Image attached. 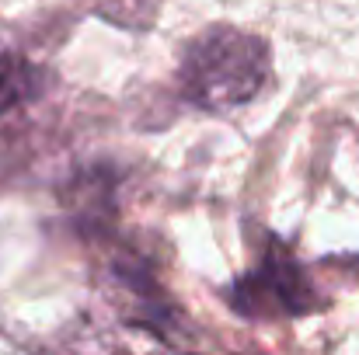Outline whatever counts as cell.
Listing matches in <instances>:
<instances>
[{
    "instance_id": "cell-1",
    "label": "cell",
    "mask_w": 359,
    "mask_h": 355,
    "mask_svg": "<svg viewBox=\"0 0 359 355\" xmlns=\"http://www.w3.org/2000/svg\"><path fill=\"white\" fill-rule=\"evenodd\" d=\"M269 70V46L258 35L217 25L185 49L178 81L192 105L206 112H231L262 95Z\"/></svg>"
},
{
    "instance_id": "cell-2",
    "label": "cell",
    "mask_w": 359,
    "mask_h": 355,
    "mask_svg": "<svg viewBox=\"0 0 359 355\" xmlns=\"http://www.w3.org/2000/svg\"><path fill=\"white\" fill-rule=\"evenodd\" d=\"M234 307L248 317H293L314 307V289L307 286L297 261L286 254H269L258 272L234 286Z\"/></svg>"
},
{
    "instance_id": "cell-3",
    "label": "cell",
    "mask_w": 359,
    "mask_h": 355,
    "mask_svg": "<svg viewBox=\"0 0 359 355\" xmlns=\"http://www.w3.org/2000/svg\"><path fill=\"white\" fill-rule=\"evenodd\" d=\"M46 88V74L14 53H0V116L35 102Z\"/></svg>"
}]
</instances>
